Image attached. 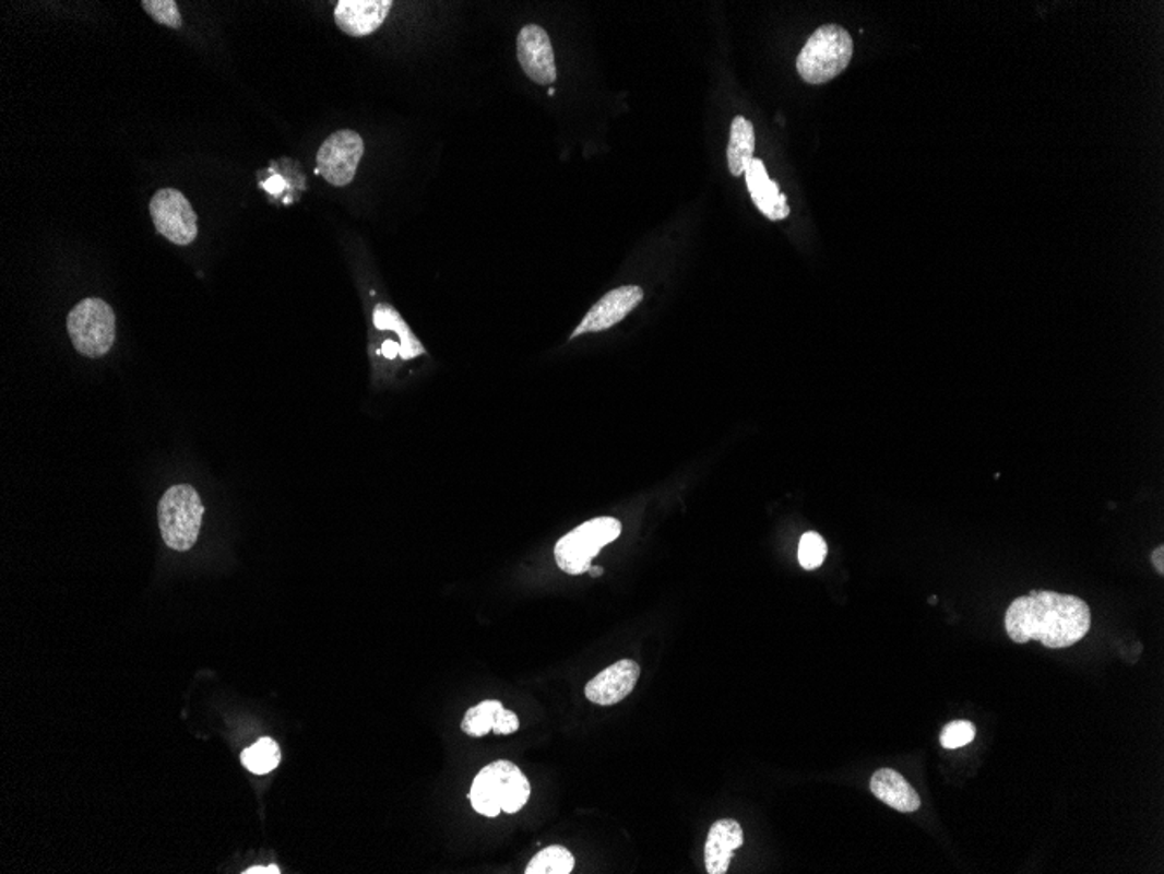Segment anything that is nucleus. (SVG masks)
<instances>
[{
    "instance_id": "f257e3e1",
    "label": "nucleus",
    "mask_w": 1164,
    "mask_h": 874,
    "mask_svg": "<svg viewBox=\"0 0 1164 874\" xmlns=\"http://www.w3.org/2000/svg\"><path fill=\"white\" fill-rule=\"evenodd\" d=\"M1005 625L1011 641L1018 645L1040 641L1049 650H1061L1090 633L1091 611L1076 595L1032 590L1009 604Z\"/></svg>"
},
{
    "instance_id": "f03ea898",
    "label": "nucleus",
    "mask_w": 1164,
    "mask_h": 874,
    "mask_svg": "<svg viewBox=\"0 0 1164 874\" xmlns=\"http://www.w3.org/2000/svg\"><path fill=\"white\" fill-rule=\"evenodd\" d=\"M531 798V783L511 761H496L485 766L471 786L470 801L473 808L485 817H497L500 812L516 814Z\"/></svg>"
},
{
    "instance_id": "7ed1b4c3",
    "label": "nucleus",
    "mask_w": 1164,
    "mask_h": 874,
    "mask_svg": "<svg viewBox=\"0 0 1164 874\" xmlns=\"http://www.w3.org/2000/svg\"><path fill=\"white\" fill-rule=\"evenodd\" d=\"M853 52L850 32L839 25L820 26L798 55V75L809 84L829 83L850 67Z\"/></svg>"
},
{
    "instance_id": "20e7f679",
    "label": "nucleus",
    "mask_w": 1164,
    "mask_h": 874,
    "mask_svg": "<svg viewBox=\"0 0 1164 874\" xmlns=\"http://www.w3.org/2000/svg\"><path fill=\"white\" fill-rule=\"evenodd\" d=\"M204 507L198 491L189 484L173 485L163 494L157 507L161 536L166 545L187 552L198 543L203 525Z\"/></svg>"
},
{
    "instance_id": "39448f33",
    "label": "nucleus",
    "mask_w": 1164,
    "mask_h": 874,
    "mask_svg": "<svg viewBox=\"0 0 1164 874\" xmlns=\"http://www.w3.org/2000/svg\"><path fill=\"white\" fill-rule=\"evenodd\" d=\"M619 536H621L619 520L613 517L587 520L557 543L555 546L557 564L561 571L569 572V575L587 572L593 558L602 552L604 546L616 542Z\"/></svg>"
},
{
    "instance_id": "423d86ee",
    "label": "nucleus",
    "mask_w": 1164,
    "mask_h": 874,
    "mask_svg": "<svg viewBox=\"0 0 1164 874\" xmlns=\"http://www.w3.org/2000/svg\"><path fill=\"white\" fill-rule=\"evenodd\" d=\"M67 329L81 355L102 358L116 341V315L104 299L91 297L69 312Z\"/></svg>"
},
{
    "instance_id": "0eeeda50",
    "label": "nucleus",
    "mask_w": 1164,
    "mask_h": 874,
    "mask_svg": "<svg viewBox=\"0 0 1164 874\" xmlns=\"http://www.w3.org/2000/svg\"><path fill=\"white\" fill-rule=\"evenodd\" d=\"M365 143L359 133L341 130L330 134L318 151V174L335 187L349 186L356 177Z\"/></svg>"
},
{
    "instance_id": "6e6552de",
    "label": "nucleus",
    "mask_w": 1164,
    "mask_h": 874,
    "mask_svg": "<svg viewBox=\"0 0 1164 874\" xmlns=\"http://www.w3.org/2000/svg\"><path fill=\"white\" fill-rule=\"evenodd\" d=\"M149 210L156 229L175 245L186 247L198 238V215L186 196L177 189L157 191Z\"/></svg>"
},
{
    "instance_id": "1a4fd4ad",
    "label": "nucleus",
    "mask_w": 1164,
    "mask_h": 874,
    "mask_svg": "<svg viewBox=\"0 0 1164 874\" xmlns=\"http://www.w3.org/2000/svg\"><path fill=\"white\" fill-rule=\"evenodd\" d=\"M518 61L526 78L534 83L553 84L557 81V66L551 40L543 26L526 25L518 35Z\"/></svg>"
},
{
    "instance_id": "9d476101",
    "label": "nucleus",
    "mask_w": 1164,
    "mask_h": 874,
    "mask_svg": "<svg viewBox=\"0 0 1164 874\" xmlns=\"http://www.w3.org/2000/svg\"><path fill=\"white\" fill-rule=\"evenodd\" d=\"M642 299L643 291L640 286H621V288L608 292L587 311L581 326L572 333V339L579 338L582 333L602 332V330L617 326L642 303Z\"/></svg>"
},
{
    "instance_id": "9b49d317",
    "label": "nucleus",
    "mask_w": 1164,
    "mask_h": 874,
    "mask_svg": "<svg viewBox=\"0 0 1164 874\" xmlns=\"http://www.w3.org/2000/svg\"><path fill=\"white\" fill-rule=\"evenodd\" d=\"M640 666L633 660H621L595 675L586 684L587 700L596 706H614L631 695L639 683Z\"/></svg>"
},
{
    "instance_id": "f8f14e48",
    "label": "nucleus",
    "mask_w": 1164,
    "mask_h": 874,
    "mask_svg": "<svg viewBox=\"0 0 1164 874\" xmlns=\"http://www.w3.org/2000/svg\"><path fill=\"white\" fill-rule=\"evenodd\" d=\"M391 8V0H341L335 8V23L344 34L365 37L379 31Z\"/></svg>"
},
{
    "instance_id": "ddd939ff",
    "label": "nucleus",
    "mask_w": 1164,
    "mask_h": 874,
    "mask_svg": "<svg viewBox=\"0 0 1164 874\" xmlns=\"http://www.w3.org/2000/svg\"><path fill=\"white\" fill-rule=\"evenodd\" d=\"M745 843L741 826L733 818H722L713 824L704 845V862L710 874H724L729 870L733 855Z\"/></svg>"
},
{
    "instance_id": "4468645a",
    "label": "nucleus",
    "mask_w": 1164,
    "mask_h": 874,
    "mask_svg": "<svg viewBox=\"0 0 1164 874\" xmlns=\"http://www.w3.org/2000/svg\"><path fill=\"white\" fill-rule=\"evenodd\" d=\"M747 186L755 206L769 218V221H785L789 215V206L786 196L780 191V186L769 178L768 169L762 161L753 160L748 166Z\"/></svg>"
},
{
    "instance_id": "2eb2a0df",
    "label": "nucleus",
    "mask_w": 1164,
    "mask_h": 874,
    "mask_svg": "<svg viewBox=\"0 0 1164 874\" xmlns=\"http://www.w3.org/2000/svg\"><path fill=\"white\" fill-rule=\"evenodd\" d=\"M870 791L882 803L903 814H912L920 808V798L915 789L903 779V775L891 768H882L874 773L870 780Z\"/></svg>"
},
{
    "instance_id": "dca6fc26",
    "label": "nucleus",
    "mask_w": 1164,
    "mask_h": 874,
    "mask_svg": "<svg viewBox=\"0 0 1164 874\" xmlns=\"http://www.w3.org/2000/svg\"><path fill=\"white\" fill-rule=\"evenodd\" d=\"M753 125L748 121L747 117H734L733 125H731L729 147H727V163H729V172L733 177L745 175L748 166L751 165V161H753Z\"/></svg>"
},
{
    "instance_id": "f3484780",
    "label": "nucleus",
    "mask_w": 1164,
    "mask_h": 874,
    "mask_svg": "<svg viewBox=\"0 0 1164 874\" xmlns=\"http://www.w3.org/2000/svg\"><path fill=\"white\" fill-rule=\"evenodd\" d=\"M373 323H376L379 330H393L400 338V346H402L403 359L417 358V356L426 355L423 344L415 338V333L412 332L411 327L403 320L402 315L391 306V304H377L373 309Z\"/></svg>"
},
{
    "instance_id": "a211bd4d",
    "label": "nucleus",
    "mask_w": 1164,
    "mask_h": 874,
    "mask_svg": "<svg viewBox=\"0 0 1164 874\" xmlns=\"http://www.w3.org/2000/svg\"><path fill=\"white\" fill-rule=\"evenodd\" d=\"M574 855L560 845H553L548 849L541 850L531 864L526 866L525 874H570L574 870Z\"/></svg>"
},
{
    "instance_id": "6ab92c4d",
    "label": "nucleus",
    "mask_w": 1164,
    "mask_h": 874,
    "mask_svg": "<svg viewBox=\"0 0 1164 874\" xmlns=\"http://www.w3.org/2000/svg\"><path fill=\"white\" fill-rule=\"evenodd\" d=\"M281 761L280 745L272 739H260L257 744L242 751L241 763L251 773L265 775L276 770Z\"/></svg>"
},
{
    "instance_id": "aec40b11",
    "label": "nucleus",
    "mask_w": 1164,
    "mask_h": 874,
    "mask_svg": "<svg viewBox=\"0 0 1164 874\" xmlns=\"http://www.w3.org/2000/svg\"><path fill=\"white\" fill-rule=\"evenodd\" d=\"M500 709H502V704L499 700H485L476 707H471L462 721V732L475 739H482L487 733L494 732L496 716Z\"/></svg>"
},
{
    "instance_id": "412c9836",
    "label": "nucleus",
    "mask_w": 1164,
    "mask_h": 874,
    "mask_svg": "<svg viewBox=\"0 0 1164 874\" xmlns=\"http://www.w3.org/2000/svg\"><path fill=\"white\" fill-rule=\"evenodd\" d=\"M829 554V546L824 542L823 538L818 533H806L800 538V545H798V563L807 571L818 569L823 564L824 557Z\"/></svg>"
},
{
    "instance_id": "4be33fe9",
    "label": "nucleus",
    "mask_w": 1164,
    "mask_h": 874,
    "mask_svg": "<svg viewBox=\"0 0 1164 874\" xmlns=\"http://www.w3.org/2000/svg\"><path fill=\"white\" fill-rule=\"evenodd\" d=\"M976 728L970 721H952L941 732L940 742L945 749H959L975 741Z\"/></svg>"
},
{
    "instance_id": "5701e85b",
    "label": "nucleus",
    "mask_w": 1164,
    "mask_h": 874,
    "mask_svg": "<svg viewBox=\"0 0 1164 874\" xmlns=\"http://www.w3.org/2000/svg\"><path fill=\"white\" fill-rule=\"evenodd\" d=\"M142 5L161 25L169 26V28H180L181 16L177 2H173V0H143Z\"/></svg>"
},
{
    "instance_id": "b1692460",
    "label": "nucleus",
    "mask_w": 1164,
    "mask_h": 874,
    "mask_svg": "<svg viewBox=\"0 0 1164 874\" xmlns=\"http://www.w3.org/2000/svg\"><path fill=\"white\" fill-rule=\"evenodd\" d=\"M520 728V719L511 710L502 709L497 712L496 724H494V733L497 735H511Z\"/></svg>"
},
{
    "instance_id": "393cba45",
    "label": "nucleus",
    "mask_w": 1164,
    "mask_h": 874,
    "mask_svg": "<svg viewBox=\"0 0 1164 874\" xmlns=\"http://www.w3.org/2000/svg\"><path fill=\"white\" fill-rule=\"evenodd\" d=\"M382 353H384V356H388V358H394V356L402 353V346H400L397 342L389 341L388 339V341L384 342V346H382Z\"/></svg>"
},
{
    "instance_id": "a878e982",
    "label": "nucleus",
    "mask_w": 1164,
    "mask_h": 874,
    "mask_svg": "<svg viewBox=\"0 0 1164 874\" xmlns=\"http://www.w3.org/2000/svg\"><path fill=\"white\" fill-rule=\"evenodd\" d=\"M1152 563H1154V566H1156L1157 572H1160V575H1163V572H1164V548H1163V546H1157V548L1154 550V552H1152Z\"/></svg>"
},
{
    "instance_id": "bb28decb",
    "label": "nucleus",
    "mask_w": 1164,
    "mask_h": 874,
    "mask_svg": "<svg viewBox=\"0 0 1164 874\" xmlns=\"http://www.w3.org/2000/svg\"><path fill=\"white\" fill-rule=\"evenodd\" d=\"M242 873H245V874H280L281 871H280V867H277V866H268V867L254 866V867H250V870L242 871Z\"/></svg>"
},
{
    "instance_id": "cd10ccee",
    "label": "nucleus",
    "mask_w": 1164,
    "mask_h": 874,
    "mask_svg": "<svg viewBox=\"0 0 1164 874\" xmlns=\"http://www.w3.org/2000/svg\"><path fill=\"white\" fill-rule=\"evenodd\" d=\"M263 186H265V189H268V191L276 192V189L277 191H280V189H283V187H281L283 186V180H281L280 177H274L271 178L269 182L263 184Z\"/></svg>"
},
{
    "instance_id": "c85d7f7f",
    "label": "nucleus",
    "mask_w": 1164,
    "mask_h": 874,
    "mask_svg": "<svg viewBox=\"0 0 1164 874\" xmlns=\"http://www.w3.org/2000/svg\"><path fill=\"white\" fill-rule=\"evenodd\" d=\"M590 572L593 576H599V575H602V572H604V569H602V567H593V566H591Z\"/></svg>"
}]
</instances>
